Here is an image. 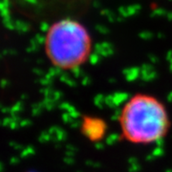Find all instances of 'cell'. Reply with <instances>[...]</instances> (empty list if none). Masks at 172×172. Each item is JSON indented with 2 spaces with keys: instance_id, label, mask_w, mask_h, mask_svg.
Segmentation results:
<instances>
[{
  "instance_id": "6da1fadb",
  "label": "cell",
  "mask_w": 172,
  "mask_h": 172,
  "mask_svg": "<svg viewBox=\"0 0 172 172\" xmlns=\"http://www.w3.org/2000/svg\"><path fill=\"white\" fill-rule=\"evenodd\" d=\"M119 125L122 138L133 145H151L163 140L169 131L165 105L149 94L138 93L121 109Z\"/></svg>"
},
{
  "instance_id": "3957f363",
  "label": "cell",
  "mask_w": 172,
  "mask_h": 172,
  "mask_svg": "<svg viewBox=\"0 0 172 172\" xmlns=\"http://www.w3.org/2000/svg\"><path fill=\"white\" fill-rule=\"evenodd\" d=\"M15 13L32 21L55 22L77 18L90 9L94 0H7Z\"/></svg>"
},
{
  "instance_id": "7a4b0ae2",
  "label": "cell",
  "mask_w": 172,
  "mask_h": 172,
  "mask_svg": "<svg viewBox=\"0 0 172 172\" xmlns=\"http://www.w3.org/2000/svg\"><path fill=\"white\" fill-rule=\"evenodd\" d=\"M45 55L54 67L75 70L88 60L92 38L77 18H62L52 22L44 38Z\"/></svg>"
}]
</instances>
